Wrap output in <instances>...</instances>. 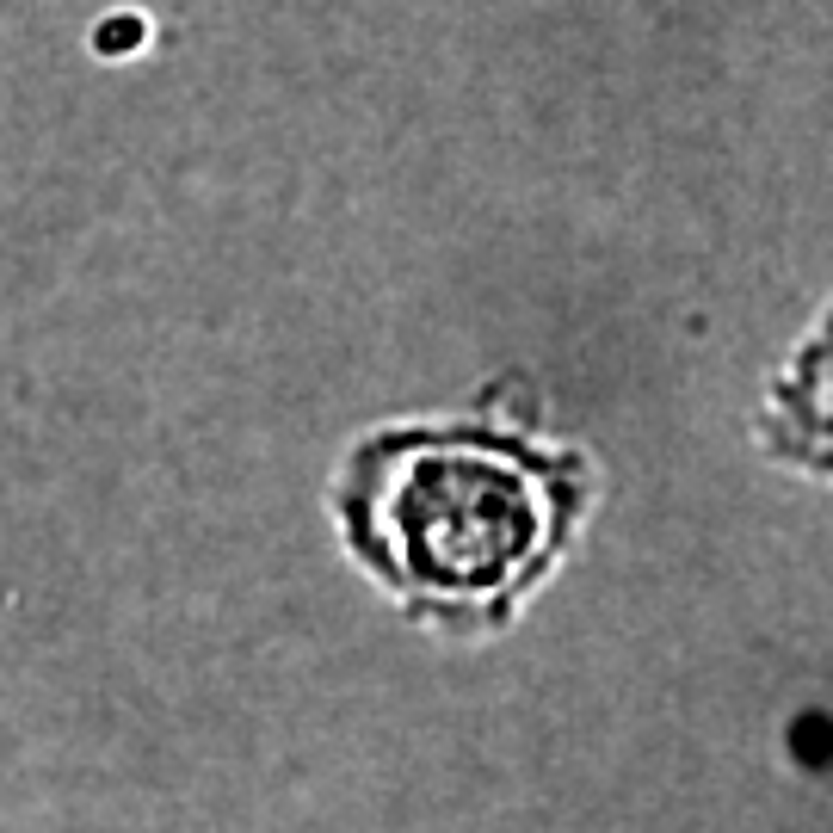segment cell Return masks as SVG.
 <instances>
[{"label":"cell","mask_w":833,"mask_h":833,"mask_svg":"<svg viewBox=\"0 0 833 833\" xmlns=\"http://www.w3.org/2000/svg\"><path fill=\"white\" fill-rule=\"evenodd\" d=\"M574 463L500 432L408 426L358 445L340 476V525L389 593L439 624H500L581 519Z\"/></svg>","instance_id":"1"}]
</instances>
